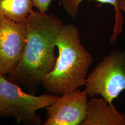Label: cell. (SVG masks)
<instances>
[{"label": "cell", "mask_w": 125, "mask_h": 125, "mask_svg": "<svg viewBox=\"0 0 125 125\" xmlns=\"http://www.w3.org/2000/svg\"><path fill=\"white\" fill-rule=\"evenodd\" d=\"M84 86L89 97L100 96L113 105L125 90V51L112 50L88 74Z\"/></svg>", "instance_id": "cell-4"}, {"label": "cell", "mask_w": 125, "mask_h": 125, "mask_svg": "<svg viewBox=\"0 0 125 125\" xmlns=\"http://www.w3.org/2000/svg\"><path fill=\"white\" fill-rule=\"evenodd\" d=\"M34 7L42 13H45L48 10L50 4L52 0H32Z\"/></svg>", "instance_id": "cell-10"}, {"label": "cell", "mask_w": 125, "mask_h": 125, "mask_svg": "<svg viewBox=\"0 0 125 125\" xmlns=\"http://www.w3.org/2000/svg\"><path fill=\"white\" fill-rule=\"evenodd\" d=\"M55 45L58 56L42 85L49 93L60 96L85 85L93 58L82 45L79 30L74 24L62 25Z\"/></svg>", "instance_id": "cell-2"}, {"label": "cell", "mask_w": 125, "mask_h": 125, "mask_svg": "<svg viewBox=\"0 0 125 125\" xmlns=\"http://www.w3.org/2000/svg\"><path fill=\"white\" fill-rule=\"evenodd\" d=\"M84 0H60V3L67 13L71 18H75L78 13L79 6ZM101 4H109L113 6L115 12V26L111 42L115 41L122 31L123 18L122 12L118 7V0H93Z\"/></svg>", "instance_id": "cell-8"}, {"label": "cell", "mask_w": 125, "mask_h": 125, "mask_svg": "<svg viewBox=\"0 0 125 125\" xmlns=\"http://www.w3.org/2000/svg\"><path fill=\"white\" fill-rule=\"evenodd\" d=\"M118 7L121 12H125V0H118Z\"/></svg>", "instance_id": "cell-11"}, {"label": "cell", "mask_w": 125, "mask_h": 125, "mask_svg": "<svg viewBox=\"0 0 125 125\" xmlns=\"http://www.w3.org/2000/svg\"><path fill=\"white\" fill-rule=\"evenodd\" d=\"M25 22H17L0 16V73L4 75L15 69L26 45Z\"/></svg>", "instance_id": "cell-5"}, {"label": "cell", "mask_w": 125, "mask_h": 125, "mask_svg": "<svg viewBox=\"0 0 125 125\" xmlns=\"http://www.w3.org/2000/svg\"><path fill=\"white\" fill-rule=\"evenodd\" d=\"M33 7L32 0H0V16L25 22Z\"/></svg>", "instance_id": "cell-9"}, {"label": "cell", "mask_w": 125, "mask_h": 125, "mask_svg": "<svg viewBox=\"0 0 125 125\" xmlns=\"http://www.w3.org/2000/svg\"><path fill=\"white\" fill-rule=\"evenodd\" d=\"M25 23L26 41L22 57L7 78L35 94L55 64V41L63 23L53 14L33 10Z\"/></svg>", "instance_id": "cell-1"}, {"label": "cell", "mask_w": 125, "mask_h": 125, "mask_svg": "<svg viewBox=\"0 0 125 125\" xmlns=\"http://www.w3.org/2000/svg\"><path fill=\"white\" fill-rule=\"evenodd\" d=\"M88 96L79 88L59 96L46 108L48 118L43 125H81L87 112Z\"/></svg>", "instance_id": "cell-6"}, {"label": "cell", "mask_w": 125, "mask_h": 125, "mask_svg": "<svg viewBox=\"0 0 125 125\" xmlns=\"http://www.w3.org/2000/svg\"><path fill=\"white\" fill-rule=\"evenodd\" d=\"M81 125H125V114L104 98L88 100L85 119Z\"/></svg>", "instance_id": "cell-7"}, {"label": "cell", "mask_w": 125, "mask_h": 125, "mask_svg": "<svg viewBox=\"0 0 125 125\" xmlns=\"http://www.w3.org/2000/svg\"><path fill=\"white\" fill-rule=\"evenodd\" d=\"M59 96L26 93L0 73V118H12L18 123L40 125L42 120L37 111L52 105Z\"/></svg>", "instance_id": "cell-3"}]
</instances>
